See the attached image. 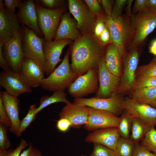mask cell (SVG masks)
Listing matches in <instances>:
<instances>
[{"mask_svg":"<svg viewBox=\"0 0 156 156\" xmlns=\"http://www.w3.org/2000/svg\"><path fill=\"white\" fill-rule=\"evenodd\" d=\"M149 51L150 53L156 56V39L152 41L149 47Z\"/></svg>","mask_w":156,"mask_h":156,"instance_id":"51","label":"cell"},{"mask_svg":"<svg viewBox=\"0 0 156 156\" xmlns=\"http://www.w3.org/2000/svg\"><path fill=\"white\" fill-rule=\"evenodd\" d=\"M99 44L104 48L112 42L110 31L106 24L105 29L97 40Z\"/></svg>","mask_w":156,"mask_h":156,"instance_id":"40","label":"cell"},{"mask_svg":"<svg viewBox=\"0 0 156 156\" xmlns=\"http://www.w3.org/2000/svg\"><path fill=\"white\" fill-rule=\"evenodd\" d=\"M18 8V10L16 14L20 23L33 30L40 37L44 38L38 24L35 0L21 1Z\"/></svg>","mask_w":156,"mask_h":156,"instance_id":"18","label":"cell"},{"mask_svg":"<svg viewBox=\"0 0 156 156\" xmlns=\"http://www.w3.org/2000/svg\"><path fill=\"white\" fill-rule=\"evenodd\" d=\"M80 156H90V155H87L85 154H82L80 155Z\"/></svg>","mask_w":156,"mask_h":156,"instance_id":"54","label":"cell"},{"mask_svg":"<svg viewBox=\"0 0 156 156\" xmlns=\"http://www.w3.org/2000/svg\"><path fill=\"white\" fill-rule=\"evenodd\" d=\"M7 127L0 122V148L8 149L11 146L7 133Z\"/></svg>","mask_w":156,"mask_h":156,"instance_id":"36","label":"cell"},{"mask_svg":"<svg viewBox=\"0 0 156 156\" xmlns=\"http://www.w3.org/2000/svg\"><path fill=\"white\" fill-rule=\"evenodd\" d=\"M4 44V43L0 42V66L3 70H12L3 56L2 50Z\"/></svg>","mask_w":156,"mask_h":156,"instance_id":"49","label":"cell"},{"mask_svg":"<svg viewBox=\"0 0 156 156\" xmlns=\"http://www.w3.org/2000/svg\"><path fill=\"white\" fill-rule=\"evenodd\" d=\"M99 86L95 97L108 98L118 93L121 77L112 73L107 68L104 56L100 62L98 69Z\"/></svg>","mask_w":156,"mask_h":156,"instance_id":"10","label":"cell"},{"mask_svg":"<svg viewBox=\"0 0 156 156\" xmlns=\"http://www.w3.org/2000/svg\"><path fill=\"white\" fill-rule=\"evenodd\" d=\"M20 73L31 87L40 86L44 78V73L41 68L32 60L25 57L23 61Z\"/></svg>","mask_w":156,"mask_h":156,"instance_id":"24","label":"cell"},{"mask_svg":"<svg viewBox=\"0 0 156 156\" xmlns=\"http://www.w3.org/2000/svg\"><path fill=\"white\" fill-rule=\"evenodd\" d=\"M114 1L111 16L113 19L115 20L122 14V12L127 0H115Z\"/></svg>","mask_w":156,"mask_h":156,"instance_id":"38","label":"cell"},{"mask_svg":"<svg viewBox=\"0 0 156 156\" xmlns=\"http://www.w3.org/2000/svg\"><path fill=\"white\" fill-rule=\"evenodd\" d=\"M124 99L120 94L117 93L108 98H99L95 96L90 98H76L73 103L95 109L109 112L118 116L124 110Z\"/></svg>","mask_w":156,"mask_h":156,"instance_id":"8","label":"cell"},{"mask_svg":"<svg viewBox=\"0 0 156 156\" xmlns=\"http://www.w3.org/2000/svg\"><path fill=\"white\" fill-rule=\"evenodd\" d=\"M106 24L102 18L97 17L91 33L97 40L104 30Z\"/></svg>","mask_w":156,"mask_h":156,"instance_id":"37","label":"cell"},{"mask_svg":"<svg viewBox=\"0 0 156 156\" xmlns=\"http://www.w3.org/2000/svg\"><path fill=\"white\" fill-rule=\"evenodd\" d=\"M142 47L135 46L124 55L123 57V72L118 93L130 92L135 80V73Z\"/></svg>","mask_w":156,"mask_h":156,"instance_id":"6","label":"cell"},{"mask_svg":"<svg viewBox=\"0 0 156 156\" xmlns=\"http://www.w3.org/2000/svg\"><path fill=\"white\" fill-rule=\"evenodd\" d=\"M0 84L7 92L17 97L32 91L31 87L21 73L12 70H3L0 72Z\"/></svg>","mask_w":156,"mask_h":156,"instance_id":"13","label":"cell"},{"mask_svg":"<svg viewBox=\"0 0 156 156\" xmlns=\"http://www.w3.org/2000/svg\"><path fill=\"white\" fill-rule=\"evenodd\" d=\"M135 144L130 138L120 137L116 144V156H132Z\"/></svg>","mask_w":156,"mask_h":156,"instance_id":"29","label":"cell"},{"mask_svg":"<svg viewBox=\"0 0 156 156\" xmlns=\"http://www.w3.org/2000/svg\"><path fill=\"white\" fill-rule=\"evenodd\" d=\"M21 26L22 45L24 57L34 61L44 72L46 61L43 49L44 38L39 37L35 32L27 27Z\"/></svg>","mask_w":156,"mask_h":156,"instance_id":"7","label":"cell"},{"mask_svg":"<svg viewBox=\"0 0 156 156\" xmlns=\"http://www.w3.org/2000/svg\"><path fill=\"white\" fill-rule=\"evenodd\" d=\"M4 1L0 0V42L12 39L21 28L20 23L14 13L4 7Z\"/></svg>","mask_w":156,"mask_h":156,"instance_id":"17","label":"cell"},{"mask_svg":"<svg viewBox=\"0 0 156 156\" xmlns=\"http://www.w3.org/2000/svg\"><path fill=\"white\" fill-rule=\"evenodd\" d=\"M128 51L119 48L113 42L105 47L104 59L109 71L114 75L121 76L123 68V57Z\"/></svg>","mask_w":156,"mask_h":156,"instance_id":"23","label":"cell"},{"mask_svg":"<svg viewBox=\"0 0 156 156\" xmlns=\"http://www.w3.org/2000/svg\"><path fill=\"white\" fill-rule=\"evenodd\" d=\"M154 107H156V102H155V105Z\"/></svg>","mask_w":156,"mask_h":156,"instance_id":"55","label":"cell"},{"mask_svg":"<svg viewBox=\"0 0 156 156\" xmlns=\"http://www.w3.org/2000/svg\"><path fill=\"white\" fill-rule=\"evenodd\" d=\"M147 0H135L132 10V13L135 15L138 12L148 9L146 4Z\"/></svg>","mask_w":156,"mask_h":156,"instance_id":"43","label":"cell"},{"mask_svg":"<svg viewBox=\"0 0 156 156\" xmlns=\"http://www.w3.org/2000/svg\"><path fill=\"white\" fill-rule=\"evenodd\" d=\"M66 94L63 91L53 92L52 95L49 96L45 95L42 96L40 99V105L37 107L36 111L37 114L42 109L52 104L62 102L67 104L70 102L66 98Z\"/></svg>","mask_w":156,"mask_h":156,"instance_id":"27","label":"cell"},{"mask_svg":"<svg viewBox=\"0 0 156 156\" xmlns=\"http://www.w3.org/2000/svg\"><path fill=\"white\" fill-rule=\"evenodd\" d=\"M99 86L98 69H91L79 76L67 88V92L72 97L81 98L88 94L96 93Z\"/></svg>","mask_w":156,"mask_h":156,"instance_id":"9","label":"cell"},{"mask_svg":"<svg viewBox=\"0 0 156 156\" xmlns=\"http://www.w3.org/2000/svg\"><path fill=\"white\" fill-rule=\"evenodd\" d=\"M70 51L66 52L62 62L49 75L42 80L40 86L49 92L64 91L78 77L71 71L69 63Z\"/></svg>","mask_w":156,"mask_h":156,"instance_id":"3","label":"cell"},{"mask_svg":"<svg viewBox=\"0 0 156 156\" xmlns=\"http://www.w3.org/2000/svg\"><path fill=\"white\" fill-rule=\"evenodd\" d=\"M21 0H5L4 3L5 8L9 11L15 13V9L18 8Z\"/></svg>","mask_w":156,"mask_h":156,"instance_id":"47","label":"cell"},{"mask_svg":"<svg viewBox=\"0 0 156 156\" xmlns=\"http://www.w3.org/2000/svg\"><path fill=\"white\" fill-rule=\"evenodd\" d=\"M40 5L46 8L55 9L65 7L66 1L63 0H39Z\"/></svg>","mask_w":156,"mask_h":156,"instance_id":"39","label":"cell"},{"mask_svg":"<svg viewBox=\"0 0 156 156\" xmlns=\"http://www.w3.org/2000/svg\"><path fill=\"white\" fill-rule=\"evenodd\" d=\"M56 126L59 130L62 132H65L70 127V123L67 119L61 118L57 121Z\"/></svg>","mask_w":156,"mask_h":156,"instance_id":"48","label":"cell"},{"mask_svg":"<svg viewBox=\"0 0 156 156\" xmlns=\"http://www.w3.org/2000/svg\"><path fill=\"white\" fill-rule=\"evenodd\" d=\"M103 19L109 30L112 42L119 48L128 51L135 34L130 25L129 17L125 14L114 20L106 15Z\"/></svg>","mask_w":156,"mask_h":156,"instance_id":"4","label":"cell"},{"mask_svg":"<svg viewBox=\"0 0 156 156\" xmlns=\"http://www.w3.org/2000/svg\"><path fill=\"white\" fill-rule=\"evenodd\" d=\"M81 35L77 27V23L73 20L70 13L66 10L61 16L53 39H69L75 41Z\"/></svg>","mask_w":156,"mask_h":156,"instance_id":"21","label":"cell"},{"mask_svg":"<svg viewBox=\"0 0 156 156\" xmlns=\"http://www.w3.org/2000/svg\"><path fill=\"white\" fill-rule=\"evenodd\" d=\"M0 97L5 111L12 123L9 128L10 132L17 135L21 120L19 118L20 100L18 97L10 95L5 91H0Z\"/></svg>","mask_w":156,"mask_h":156,"instance_id":"20","label":"cell"},{"mask_svg":"<svg viewBox=\"0 0 156 156\" xmlns=\"http://www.w3.org/2000/svg\"><path fill=\"white\" fill-rule=\"evenodd\" d=\"M68 3L70 13L76 20L81 34L91 33L97 16L90 12L84 1L69 0Z\"/></svg>","mask_w":156,"mask_h":156,"instance_id":"12","label":"cell"},{"mask_svg":"<svg viewBox=\"0 0 156 156\" xmlns=\"http://www.w3.org/2000/svg\"><path fill=\"white\" fill-rule=\"evenodd\" d=\"M37 108L35 104H33L30 106L26 115L21 120L19 130L16 135L17 137H21L26 129L35 119L36 115L35 112Z\"/></svg>","mask_w":156,"mask_h":156,"instance_id":"31","label":"cell"},{"mask_svg":"<svg viewBox=\"0 0 156 156\" xmlns=\"http://www.w3.org/2000/svg\"><path fill=\"white\" fill-rule=\"evenodd\" d=\"M0 122L9 128L11 127L12 125L11 121L3 107L1 97H0Z\"/></svg>","mask_w":156,"mask_h":156,"instance_id":"42","label":"cell"},{"mask_svg":"<svg viewBox=\"0 0 156 156\" xmlns=\"http://www.w3.org/2000/svg\"><path fill=\"white\" fill-rule=\"evenodd\" d=\"M20 156H42L41 151L33 146L32 143H30L28 148L24 150Z\"/></svg>","mask_w":156,"mask_h":156,"instance_id":"44","label":"cell"},{"mask_svg":"<svg viewBox=\"0 0 156 156\" xmlns=\"http://www.w3.org/2000/svg\"><path fill=\"white\" fill-rule=\"evenodd\" d=\"M146 4L148 8L156 9V0H147Z\"/></svg>","mask_w":156,"mask_h":156,"instance_id":"52","label":"cell"},{"mask_svg":"<svg viewBox=\"0 0 156 156\" xmlns=\"http://www.w3.org/2000/svg\"><path fill=\"white\" fill-rule=\"evenodd\" d=\"M149 87H156V77L135 79L131 90Z\"/></svg>","mask_w":156,"mask_h":156,"instance_id":"33","label":"cell"},{"mask_svg":"<svg viewBox=\"0 0 156 156\" xmlns=\"http://www.w3.org/2000/svg\"><path fill=\"white\" fill-rule=\"evenodd\" d=\"M120 119V117L111 112L89 107L88 120L83 127L86 130L91 131L109 127L117 128Z\"/></svg>","mask_w":156,"mask_h":156,"instance_id":"14","label":"cell"},{"mask_svg":"<svg viewBox=\"0 0 156 156\" xmlns=\"http://www.w3.org/2000/svg\"><path fill=\"white\" fill-rule=\"evenodd\" d=\"M151 127L144 124L138 118L133 117L132 120L131 133L129 138L135 144L139 143L142 140Z\"/></svg>","mask_w":156,"mask_h":156,"instance_id":"26","label":"cell"},{"mask_svg":"<svg viewBox=\"0 0 156 156\" xmlns=\"http://www.w3.org/2000/svg\"><path fill=\"white\" fill-rule=\"evenodd\" d=\"M72 72L78 76L91 69H98L104 57L105 48L101 46L91 33L81 34L69 49Z\"/></svg>","mask_w":156,"mask_h":156,"instance_id":"1","label":"cell"},{"mask_svg":"<svg viewBox=\"0 0 156 156\" xmlns=\"http://www.w3.org/2000/svg\"><path fill=\"white\" fill-rule=\"evenodd\" d=\"M123 107L132 118H137L151 127L156 126V109L150 105L138 103L126 97L124 98Z\"/></svg>","mask_w":156,"mask_h":156,"instance_id":"16","label":"cell"},{"mask_svg":"<svg viewBox=\"0 0 156 156\" xmlns=\"http://www.w3.org/2000/svg\"><path fill=\"white\" fill-rule=\"evenodd\" d=\"M122 112L117 131L120 137L125 138L129 139L131 130L133 118L125 110Z\"/></svg>","mask_w":156,"mask_h":156,"instance_id":"28","label":"cell"},{"mask_svg":"<svg viewBox=\"0 0 156 156\" xmlns=\"http://www.w3.org/2000/svg\"><path fill=\"white\" fill-rule=\"evenodd\" d=\"M140 144L150 152L156 155V130L154 127L146 134Z\"/></svg>","mask_w":156,"mask_h":156,"instance_id":"32","label":"cell"},{"mask_svg":"<svg viewBox=\"0 0 156 156\" xmlns=\"http://www.w3.org/2000/svg\"><path fill=\"white\" fill-rule=\"evenodd\" d=\"M28 146L26 141L24 139H21L18 146L14 150L8 153L6 156H20L22 150Z\"/></svg>","mask_w":156,"mask_h":156,"instance_id":"45","label":"cell"},{"mask_svg":"<svg viewBox=\"0 0 156 156\" xmlns=\"http://www.w3.org/2000/svg\"><path fill=\"white\" fill-rule=\"evenodd\" d=\"M23 32L22 26L18 32L11 39L5 42L3 56L12 70L21 72L24 57L22 45Z\"/></svg>","mask_w":156,"mask_h":156,"instance_id":"11","label":"cell"},{"mask_svg":"<svg viewBox=\"0 0 156 156\" xmlns=\"http://www.w3.org/2000/svg\"><path fill=\"white\" fill-rule=\"evenodd\" d=\"M90 156H116V153L108 147L97 143H93Z\"/></svg>","mask_w":156,"mask_h":156,"instance_id":"34","label":"cell"},{"mask_svg":"<svg viewBox=\"0 0 156 156\" xmlns=\"http://www.w3.org/2000/svg\"><path fill=\"white\" fill-rule=\"evenodd\" d=\"M129 21L135 34L128 51L135 47H143L145 45L148 36L156 27V9L148 8L135 15L132 14Z\"/></svg>","mask_w":156,"mask_h":156,"instance_id":"2","label":"cell"},{"mask_svg":"<svg viewBox=\"0 0 156 156\" xmlns=\"http://www.w3.org/2000/svg\"><path fill=\"white\" fill-rule=\"evenodd\" d=\"M156 77V57L148 64L138 67L135 73V79Z\"/></svg>","mask_w":156,"mask_h":156,"instance_id":"30","label":"cell"},{"mask_svg":"<svg viewBox=\"0 0 156 156\" xmlns=\"http://www.w3.org/2000/svg\"><path fill=\"white\" fill-rule=\"evenodd\" d=\"M13 150L12 149L8 150L0 148V156H6L8 153Z\"/></svg>","mask_w":156,"mask_h":156,"instance_id":"53","label":"cell"},{"mask_svg":"<svg viewBox=\"0 0 156 156\" xmlns=\"http://www.w3.org/2000/svg\"><path fill=\"white\" fill-rule=\"evenodd\" d=\"M99 1L106 14L111 16L113 8L114 1L112 0Z\"/></svg>","mask_w":156,"mask_h":156,"instance_id":"46","label":"cell"},{"mask_svg":"<svg viewBox=\"0 0 156 156\" xmlns=\"http://www.w3.org/2000/svg\"><path fill=\"white\" fill-rule=\"evenodd\" d=\"M88 114V107L69 102L62 109L59 115L60 118L67 119L70 127L79 129L87 122Z\"/></svg>","mask_w":156,"mask_h":156,"instance_id":"19","label":"cell"},{"mask_svg":"<svg viewBox=\"0 0 156 156\" xmlns=\"http://www.w3.org/2000/svg\"><path fill=\"white\" fill-rule=\"evenodd\" d=\"M90 10L97 17H100L103 19L107 15L101 5L99 0H85Z\"/></svg>","mask_w":156,"mask_h":156,"instance_id":"35","label":"cell"},{"mask_svg":"<svg viewBox=\"0 0 156 156\" xmlns=\"http://www.w3.org/2000/svg\"><path fill=\"white\" fill-rule=\"evenodd\" d=\"M38 14V23L45 40L52 41L62 16L66 10L65 6L55 9L45 8L40 4L39 0H35Z\"/></svg>","mask_w":156,"mask_h":156,"instance_id":"5","label":"cell"},{"mask_svg":"<svg viewBox=\"0 0 156 156\" xmlns=\"http://www.w3.org/2000/svg\"><path fill=\"white\" fill-rule=\"evenodd\" d=\"M130 93L131 99L137 103L154 107L156 101V87H146L132 90Z\"/></svg>","mask_w":156,"mask_h":156,"instance_id":"25","label":"cell"},{"mask_svg":"<svg viewBox=\"0 0 156 156\" xmlns=\"http://www.w3.org/2000/svg\"><path fill=\"white\" fill-rule=\"evenodd\" d=\"M132 156H156L140 145V143L135 144Z\"/></svg>","mask_w":156,"mask_h":156,"instance_id":"41","label":"cell"},{"mask_svg":"<svg viewBox=\"0 0 156 156\" xmlns=\"http://www.w3.org/2000/svg\"><path fill=\"white\" fill-rule=\"evenodd\" d=\"M120 137L117 127H109L94 131L87 135L85 140L89 143L101 144L116 152V143Z\"/></svg>","mask_w":156,"mask_h":156,"instance_id":"22","label":"cell"},{"mask_svg":"<svg viewBox=\"0 0 156 156\" xmlns=\"http://www.w3.org/2000/svg\"><path fill=\"white\" fill-rule=\"evenodd\" d=\"M133 0H127L126 5L125 12L126 14L128 16L130 17L132 14L131 5Z\"/></svg>","mask_w":156,"mask_h":156,"instance_id":"50","label":"cell"},{"mask_svg":"<svg viewBox=\"0 0 156 156\" xmlns=\"http://www.w3.org/2000/svg\"><path fill=\"white\" fill-rule=\"evenodd\" d=\"M72 42V41L69 39L47 42L44 38L43 49L46 61L44 73L47 76H49L54 70L58 63L62 61L60 57L63 49Z\"/></svg>","mask_w":156,"mask_h":156,"instance_id":"15","label":"cell"}]
</instances>
